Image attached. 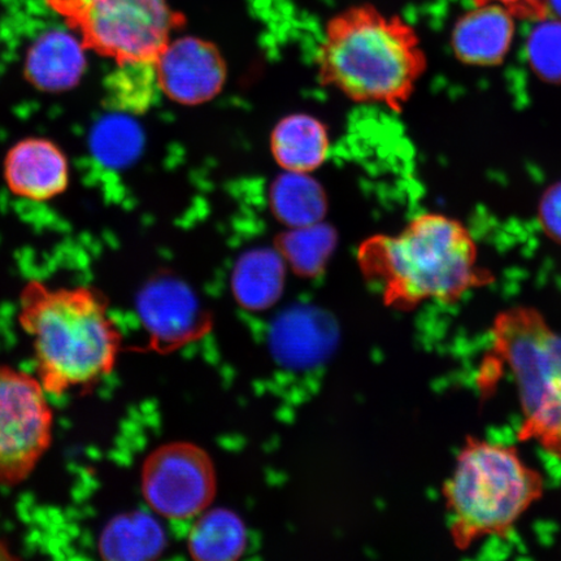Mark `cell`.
Wrapping results in <instances>:
<instances>
[{
	"mask_svg": "<svg viewBox=\"0 0 561 561\" xmlns=\"http://www.w3.org/2000/svg\"><path fill=\"white\" fill-rule=\"evenodd\" d=\"M363 275L380 287L386 306L412 311L426 300L451 305L494 283L479 250L458 220L424 214L394 236L369 238L357 252Z\"/></svg>",
	"mask_w": 561,
	"mask_h": 561,
	"instance_id": "obj_1",
	"label": "cell"
},
{
	"mask_svg": "<svg viewBox=\"0 0 561 561\" xmlns=\"http://www.w3.org/2000/svg\"><path fill=\"white\" fill-rule=\"evenodd\" d=\"M19 321L31 336L35 371L47 394L93 388L114 371L123 351L108 301L90 287L31 283L21 293Z\"/></svg>",
	"mask_w": 561,
	"mask_h": 561,
	"instance_id": "obj_2",
	"label": "cell"
},
{
	"mask_svg": "<svg viewBox=\"0 0 561 561\" xmlns=\"http://www.w3.org/2000/svg\"><path fill=\"white\" fill-rule=\"evenodd\" d=\"M322 85L351 101L402 111L425 73L417 33L371 4H355L328 21L316 58Z\"/></svg>",
	"mask_w": 561,
	"mask_h": 561,
	"instance_id": "obj_3",
	"label": "cell"
},
{
	"mask_svg": "<svg viewBox=\"0 0 561 561\" xmlns=\"http://www.w3.org/2000/svg\"><path fill=\"white\" fill-rule=\"evenodd\" d=\"M543 493V476L515 446L468 436L442 486L454 546L466 551L483 538L507 537Z\"/></svg>",
	"mask_w": 561,
	"mask_h": 561,
	"instance_id": "obj_4",
	"label": "cell"
},
{
	"mask_svg": "<svg viewBox=\"0 0 561 561\" xmlns=\"http://www.w3.org/2000/svg\"><path fill=\"white\" fill-rule=\"evenodd\" d=\"M489 356L514 377L523 413L517 437L561 460V334L531 307L502 311Z\"/></svg>",
	"mask_w": 561,
	"mask_h": 561,
	"instance_id": "obj_5",
	"label": "cell"
},
{
	"mask_svg": "<svg viewBox=\"0 0 561 561\" xmlns=\"http://www.w3.org/2000/svg\"><path fill=\"white\" fill-rule=\"evenodd\" d=\"M75 23L121 65H153L185 21L168 0H91Z\"/></svg>",
	"mask_w": 561,
	"mask_h": 561,
	"instance_id": "obj_6",
	"label": "cell"
},
{
	"mask_svg": "<svg viewBox=\"0 0 561 561\" xmlns=\"http://www.w3.org/2000/svg\"><path fill=\"white\" fill-rule=\"evenodd\" d=\"M37 376L0 367V485L32 474L53 442L54 413Z\"/></svg>",
	"mask_w": 561,
	"mask_h": 561,
	"instance_id": "obj_7",
	"label": "cell"
},
{
	"mask_svg": "<svg viewBox=\"0 0 561 561\" xmlns=\"http://www.w3.org/2000/svg\"><path fill=\"white\" fill-rule=\"evenodd\" d=\"M140 485L156 514L170 520H188L202 515L215 500V466L199 446L172 442L147 456Z\"/></svg>",
	"mask_w": 561,
	"mask_h": 561,
	"instance_id": "obj_8",
	"label": "cell"
},
{
	"mask_svg": "<svg viewBox=\"0 0 561 561\" xmlns=\"http://www.w3.org/2000/svg\"><path fill=\"white\" fill-rule=\"evenodd\" d=\"M137 311L149 348L171 354L203 339L213 328L208 312L184 280L160 276L150 280L137 298Z\"/></svg>",
	"mask_w": 561,
	"mask_h": 561,
	"instance_id": "obj_9",
	"label": "cell"
},
{
	"mask_svg": "<svg viewBox=\"0 0 561 561\" xmlns=\"http://www.w3.org/2000/svg\"><path fill=\"white\" fill-rule=\"evenodd\" d=\"M159 90L175 103L201 105L226 87L227 60L214 42L185 35L172 38L156 62Z\"/></svg>",
	"mask_w": 561,
	"mask_h": 561,
	"instance_id": "obj_10",
	"label": "cell"
},
{
	"mask_svg": "<svg viewBox=\"0 0 561 561\" xmlns=\"http://www.w3.org/2000/svg\"><path fill=\"white\" fill-rule=\"evenodd\" d=\"M340 342V327L332 313L310 305L287 308L272 322L270 348L273 359L290 370L321 366Z\"/></svg>",
	"mask_w": 561,
	"mask_h": 561,
	"instance_id": "obj_11",
	"label": "cell"
},
{
	"mask_svg": "<svg viewBox=\"0 0 561 561\" xmlns=\"http://www.w3.org/2000/svg\"><path fill=\"white\" fill-rule=\"evenodd\" d=\"M4 174L13 193L31 201H47L66 191L69 165L65 153L50 140L30 138L10 151Z\"/></svg>",
	"mask_w": 561,
	"mask_h": 561,
	"instance_id": "obj_12",
	"label": "cell"
},
{
	"mask_svg": "<svg viewBox=\"0 0 561 561\" xmlns=\"http://www.w3.org/2000/svg\"><path fill=\"white\" fill-rule=\"evenodd\" d=\"M514 18L500 4L476 5L453 31V48L458 59L471 66L500 65L514 39Z\"/></svg>",
	"mask_w": 561,
	"mask_h": 561,
	"instance_id": "obj_13",
	"label": "cell"
},
{
	"mask_svg": "<svg viewBox=\"0 0 561 561\" xmlns=\"http://www.w3.org/2000/svg\"><path fill=\"white\" fill-rule=\"evenodd\" d=\"M87 67L85 48L70 32L50 31L34 42L26 58V76L45 91H62L79 83Z\"/></svg>",
	"mask_w": 561,
	"mask_h": 561,
	"instance_id": "obj_14",
	"label": "cell"
},
{
	"mask_svg": "<svg viewBox=\"0 0 561 561\" xmlns=\"http://www.w3.org/2000/svg\"><path fill=\"white\" fill-rule=\"evenodd\" d=\"M331 137L320 118L293 114L280 118L271 133V152L284 171L312 173L325 163Z\"/></svg>",
	"mask_w": 561,
	"mask_h": 561,
	"instance_id": "obj_15",
	"label": "cell"
},
{
	"mask_svg": "<svg viewBox=\"0 0 561 561\" xmlns=\"http://www.w3.org/2000/svg\"><path fill=\"white\" fill-rule=\"evenodd\" d=\"M286 266L277 250L244 252L231 275V293L237 304L250 312L270 310L283 297Z\"/></svg>",
	"mask_w": 561,
	"mask_h": 561,
	"instance_id": "obj_16",
	"label": "cell"
},
{
	"mask_svg": "<svg viewBox=\"0 0 561 561\" xmlns=\"http://www.w3.org/2000/svg\"><path fill=\"white\" fill-rule=\"evenodd\" d=\"M165 547L163 526L144 511L115 517L105 526L100 541L104 560H153L164 552Z\"/></svg>",
	"mask_w": 561,
	"mask_h": 561,
	"instance_id": "obj_17",
	"label": "cell"
},
{
	"mask_svg": "<svg viewBox=\"0 0 561 561\" xmlns=\"http://www.w3.org/2000/svg\"><path fill=\"white\" fill-rule=\"evenodd\" d=\"M270 207L273 216L285 227H308L324 219L328 196L311 173L285 171L272 182Z\"/></svg>",
	"mask_w": 561,
	"mask_h": 561,
	"instance_id": "obj_18",
	"label": "cell"
},
{
	"mask_svg": "<svg viewBox=\"0 0 561 561\" xmlns=\"http://www.w3.org/2000/svg\"><path fill=\"white\" fill-rule=\"evenodd\" d=\"M248 547V530L233 511L215 508L203 512L188 535L187 549L195 560L233 561Z\"/></svg>",
	"mask_w": 561,
	"mask_h": 561,
	"instance_id": "obj_19",
	"label": "cell"
},
{
	"mask_svg": "<svg viewBox=\"0 0 561 561\" xmlns=\"http://www.w3.org/2000/svg\"><path fill=\"white\" fill-rule=\"evenodd\" d=\"M336 245L332 227L318 222L313 226L289 228L276 240V250L286 265L300 277L313 278L325 271Z\"/></svg>",
	"mask_w": 561,
	"mask_h": 561,
	"instance_id": "obj_20",
	"label": "cell"
},
{
	"mask_svg": "<svg viewBox=\"0 0 561 561\" xmlns=\"http://www.w3.org/2000/svg\"><path fill=\"white\" fill-rule=\"evenodd\" d=\"M121 66L107 83L110 102L118 110L144 111L159 90L156 67L136 62Z\"/></svg>",
	"mask_w": 561,
	"mask_h": 561,
	"instance_id": "obj_21",
	"label": "cell"
},
{
	"mask_svg": "<svg viewBox=\"0 0 561 561\" xmlns=\"http://www.w3.org/2000/svg\"><path fill=\"white\" fill-rule=\"evenodd\" d=\"M528 39L533 69L551 82L561 81V20L539 19Z\"/></svg>",
	"mask_w": 561,
	"mask_h": 561,
	"instance_id": "obj_22",
	"label": "cell"
},
{
	"mask_svg": "<svg viewBox=\"0 0 561 561\" xmlns=\"http://www.w3.org/2000/svg\"><path fill=\"white\" fill-rule=\"evenodd\" d=\"M94 149L110 164L128 163L140 149V133L126 118H110L96 129Z\"/></svg>",
	"mask_w": 561,
	"mask_h": 561,
	"instance_id": "obj_23",
	"label": "cell"
},
{
	"mask_svg": "<svg viewBox=\"0 0 561 561\" xmlns=\"http://www.w3.org/2000/svg\"><path fill=\"white\" fill-rule=\"evenodd\" d=\"M476 5L500 4L516 18L543 19L549 16L542 0H473Z\"/></svg>",
	"mask_w": 561,
	"mask_h": 561,
	"instance_id": "obj_24",
	"label": "cell"
},
{
	"mask_svg": "<svg viewBox=\"0 0 561 561\" xmlns=\"http://www.w3.org/2000/svg\"><path fill=\"white\" fill-rule=\"evenodd\" d=\"M542 220L550 233L561 241V185L553 187L542 203Z\"/></svg>",
	"mask_w": 561,
	"mask_h": 561,
	"instance_id": "obj_25",
	"label": "cell"
},
{
	"mask_svg": "<svg viewBox=\"0 0 561 561\" xmlns=\"http://www.w3.org/2000/svg\"><path fill=\"white\" fill-rule=\"evenodd\" d=\"M51 2L56 10L76 21L90 4L91 0H51Z\"/></svg>",
	"mask_w": 561,
	"mask_h": 561,
	"instance_id": "obj_26",
	"label": "cell"
},
{
	"mask_svg": "<svg viewBox=\"0 0 561 561\" xmlns=\"http://www.w3.org/2000/svg\"><path fill=\"white\" fill-rule=\"evenodd\" d=\"M547 13L561 20V0H542Z\"/></svg>",
	"mask_w": 561,
	"mask_h": 561,
	"instance_id": "obj_27",
	"label": "cell"
}]
</instances>
